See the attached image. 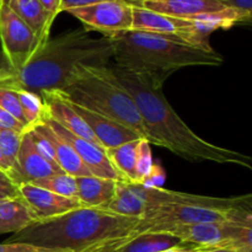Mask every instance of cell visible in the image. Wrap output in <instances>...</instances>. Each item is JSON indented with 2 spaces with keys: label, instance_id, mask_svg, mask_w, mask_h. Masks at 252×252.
<instances>
[{
  "label": "cell",
  "instance_id": "6da1fadb",
  "mask_svg": "<svg viewBox=\"0 0 252 252\" xmlns=\"http://www.w3.org/2000/svg\"><path fill=\"white\" fill-rule=\"evenodd\" d=\"M110 68L137 105L150 144L165 148L189 161L233 164L252 170L250 157L207 142L184 122L162 93L167 78L128 70L116 64Z\"/></svg>",
  "mask_w": 252,
  "mask_h": 252
},
{
  "label": "cell",
  "instance_id": "7a4b0ae2",
  "mask_svg": "<svg viewBox=\"0 0 252 252\" xmlns=\"http://www.w3.org/2000/svg\"><path fill=\"white\" fill-rule=\"evenodd\" d=\"M113 52L115 42L111 37L94 38L84 27L71 30L49 38L20 70L0 69V86L24 89L37 95L62 90L70 83L79 65H107Z\"/></svg>",
  "mask_w": 252,
  "mask_h": 252
},
{
  "label": "cell",
  "instance_id": "3957f363",
  "mask_svg": "<svg viewBox=\"0 0 252 252\" xmlns=\"http://www.w3.org/2000/svg\"><path fill=\"white\" fill-rule=\"evenodd\" d=\"M138 221V217H126L106 209L83 206L54 218L34 221L6 241L81 252L98 244L129 235Z\"/></svg>",
  "mask_w": 252,
  "mask_h": 252
},
{
  "label": "cell",
  "instance_id": "277c9868",
  "mask_svg": "<svg viewBox=\"0 0 252 252\" xmlns=\"http://www.w3.org/2000/svg\"><path fill=\"white\" fill-rule=\"evenodd\" d=\"M115 42V64L128 70L157 74L169 78L174 71L189 66H219L223 56L213 51L189 46L177 36L134 31L121 32Z\"/></svg>",
  "mask_w": 252,
  "mask_h": 252
},
{
  "label": "cell",
  "instance_id": "5b68a950",
  "mask_svg": "<svg viewBox=\"0 0 252 252\" xmlns=\"http://www.w3.org/2000/svg\"><path fill=\"white\" fill-rule=\"evenodd\" d=\"M61 91L75 105L111 118L148 140L137 105L128 91L118 83L110 64L102 66L81 64L70 83Z\"/></svg>",
  "mask_w": 252,
  "mask_h": 252
},
{
  "label": "cell",
  "instance_id": "8992f818",
  "mask_svg": "<svg viewBox=\"0 0 252 252\" xmlns=\"http://www.w3.org/2000/svg\"><path fill=\"white\" fill-rule=\"evenodd\" d=\"M167 204H191V206L219 207V208H244L252 206L251 194L233 198L201 196L165 189L162 187H150L142 184L118 181L116 194L106 211L126 217H138L150 209Z\"/></svg>",
  "mask_w": 252,
  "mask_h": 252
},
{
  "label": "cell",
  "instance_id": "52a82bcc",
  "mask_svg": "<svg viewBox=\"0 0 252 252\" xmlns=\"http://www.w3.org/2000/svg\"><path fill=\"white\" fill-rule=\"evenodd\" d=\"M133 5L132 30L134 31L149 32V33L177 36L187 42L189 46L197 48L213 51L209 43V34L216 30L209 25L197 20L177 19L159 14L152 10L144 9L138 5Z\"/></svg>",
  "mask_w": 252,
  "mask_h": 252
},
{
  "label": "cell",
  "instance_id": "ba28073f",
  "mask_svg": "<svg viewBox=\"0 0 252 252\" xmlns=\"http://www.w3.org/2000/svg\"><path fill=\"white\" fill-rule=\"evenodd\" d=\"M0 43L11 70H20L39 51L33 31L12 11L6 0H0Z\"/></svg>",
  "mask_w": 252,
  "mask_h": 252
},
{
  "label": "cell",
  "instance_id": "9c48e42d",
  "mask_svg": "<svg viewBox=\"0 0 252 252\" xmlns=\"http://www.w3.org/2000/svg\"><path fill=\"white\" fill-rule=\"evenodd\" d=\"M66 12L78 19L86 31L100 32L106 37L132 30L133 5L128 0H108Z\"/></svg>",
  "mask_w": 252,
  "mask_h": 252
},
{
  "label": "cell",
  "instance_id": "30bf717a",
  "mask_svg": "<svg viewBox=\"0 0 252 252\" xmlns=\"http://www.w3.org/2000/svg\"><path fill=\"white\" fill-rule=\"evenodd\" d=\"M41 120L46 122L59 137L63 138L64 140H66L71 145V148L75 150L78 157L80 158L83 164L85 165V167L93 176L115 180V181H126L122 175L115 169L112 162L110 161L107 154H106V150L103 148L93 144V143L88 142V140L75 135L74 133L66 130L59 123H57L46 112V110H44V113Z\"/></svg>",
  "mask_w": 252,
  "mask_h": 252
},
{
  "label": "cell",
  "instance_id": "8fae6325",
  "mask_svg": "<svg viewBox=\"0 0 252 252\" xmlns=\"http://www.w3.org/2000/svg\"><path fill=\"white\" fill-rule=\"evenodd\" d=\"M39 96L43 101L46 112L57 123H59L62 127H64L69 132L74 133L78 137L102 148V145L96 139V137L91 132L85 121L80 117V115L73 107V103L64 96V94L61 90L43 91V93L39 94Z\"/></svg>",
  "mask_w": 252,
  "mask_h": 252
},
{
  "label": "cell",
  "instance_id": "7c38bea8",
  "mask_svg": "<svg viewBox=\"0 0 252 252\" xmlns=\"http://www.w3.org/2000/svg\"><path fill=\"white\" fill-rule=\"evenodd\" d=\"M179 238L169 233H142L98 244L81 252H161L181 245Z\"/></svg>",
  "mask_w": 252,
  "mask_h": 252
},
{
  "label": "cell",
  "instance_id": "4fadbf2b",
  "mask_svg": "<svg viewBox=\"0 0 252 252\" xmlns=\"http://www.w3.org/2000/svg\"><path fill=\"white\" fill-rule=\"evenodd\" d=\"M19 196L26 202L38 220L54 218L83 207L79 199L59 196L31 184L19 185Z\"/></svg>",
  "mask_w": 252,
  "mask_h": 252
},
{
  "label": "cell",
  "instance_id": "5bb4252c",
  "mask_svg": "<svg viewBox=\"0 0 252 252\" xmlns=\"http://www.w3.org/2000/svg\"><path fill=\"white\" fill-rule=\"evenodd\" d=\"M62 174L54 170L34 148L29 129L22 133L19 153L16 157L11 177L17 185L31 184L36 180L44 179L52 175Z\"/></svg>",
  "mask_w": 252,
  "mask_h": 252
},
{
  "label": "cell",
  "instance_id": "9a60e30c",
  "mask_svg": "<svg viewBox=\"0 0 252 252\" xmlns=\"http://www.w3.org/2000/svg\"><path fill=\"white\" fill-rule=\"evenodd\" d=\"M73 107L80 115V117L85 121L86 125L89 126L91 132L94 133L96 139L98 140V143L102 145L105 150L116 148L118 145H122L125 143L130 142V140H135L140 138L134 130L111 120V118L98 115L94 111L88 110L83 106L75 105V103H73Z\"/></svg>",
  "mask_w": 252,
  "mask_h": 252
},
{
  "label": "cell",
  "instance_id": "2e32d148",
  "mask_svg": "<svg viewBox=\"0 0 252 252\" xmlns=\"http://www.w3.org/2000/svg\"><path fill=\"white\" fill-rule=\"evenodd\" d=\"M130 2L159 14L187 20L230 7L224 0H140Z\"/></svg>",
  "mask_w": 252,
  "mask_h": 252
},
{
  "label": "cell",
  "instance_id": "e0dca14e",
  "mask_svg": "<svg viewBox=\"0 0 252 252\" xmlns=\"http://www.w3.org/2000/svg\"><path fill=\"white\" fill-rule=\"evenodd\" d=\"M31 127L34 128L38 133H41L51 143L57 164L61 167L62 171L74 177L91 176L89 170L86 169L85 165L83 164L80 158L75 153V150L71 148V145L66 140H64L63 138L59 137L46 122L41 120L38 123L31 126Z\"/></svg>",
  "mask_w": 252,
  "mask_h": 252
},
{
  "label": "cell",
  "instance_id": "ac0fdd59",
  "mask_svg": "<svg viewBox=\"0 0 252 252\" xmlns=\"http://www.w3.org/2000/svg\"><path fill=\"white\" fill-rule=\"evenodd\" d=\"M12 11L33 31L39 49L47 43L54 19L43 9L38 0H6Z\"/></svg>",
  "mask_w": 252,
  "mask_h": 252
},
{
  "label": "cell",
  "instance_id": "d6986e66",
  "mask_svg": "<svg viewBox=\"0 0 252 252\" xmlns=\"http://www.w3.org/2000/svg\"><path fill=\"white\" fill-rule=\"evenodd\" d=\"M78 199L83 206L105 209L116 194L117 182L115 180L97 176H76Z\"/></svg>",
  "mask_w": 252,
  "mask_h": 252
},
{
  "label": "cell",
  "instance_id": "ffe728a7",
  "mask_svg": "<svg viewBox=\"0 0 252 252\" xmlns=\"http://www.w3.org/2000/svg\"><path fill=\"white\" fill-rule=\"evenodd\" d=\"M38 220L21 197L0 199V235L16 234Z\"/></svg>",
  "mask_w": 252,
  "mask_h": 252
},
{
  "label": "cell",
  "instance_id": "44dd1931",
  "mask_svg": "<svg viewBox=\"0 0 252 252\" xmlns=\"http://www.w3.org/2000/svg\"><path fill=\"white\" fill-rule=\"evenodd\" d=\"M140 139L142 138L106 150V154L115 169L122 175L126 182H130V184H137L135 160H137L138 145H139Z\"/></svg>",
  "mask_w": 252,
  "mask_h": 252
},
{
  "label": "cell",
  "instance_id": "7402d4cb",
  "mask_svg": "<svg viewBox=\"0 0 252 252\" xmlns=\"http://www.w3.org/2000/svg\"><path fill=\"white\" fill-rule=\"evenodd\" d=\"M31 185L41 187V189H47L49 192H53V193L59 194V196L78 199V197H76L78 196V191H76L75 177L70 176L65 172L36 180V181L31 182Z\"/></svg>",
  "mask_w": 252,
  "mask_h": 252
},
{
  "label": "cell",
  "instance_id": "603a6c76",
  "mask_svg": "<svg viewBox=\"0 0 252 252\" xmlns=\"http://www.w3.org/2000/svg\"><path fill=\"white\" fill-rule=\"evenodd\" d=\"M12 90L16 91L22 116L26 121L27 127L30 128L31 126L38 123L44 113V105L41 96L24 89H12Z\"/></svg>",
  "mask_w": 252,
  "mask_h": 252
},
{
  "label": "cell",
  "instance_id": "cb8c5ba5",
  "mask_svg": "<svg viewBox=\"0 0 252 252\" xmlns=\"http://www.w3.org/2000/svg\"><path fill=\"white\" fill-rule=\"evenodd\" d=\"M21 138L22 133L0 127V150H1L2 155L6 159V161L9 162L12 170H14L15 162H16V157L17 153H19Z\"/></svg>",
  "mask_w": 252,
  "mask_h": 252
},
{
  "label": "cell",
  "instance_id": "d4e9b609",
  "mask_svg": "<svg viewBox=\"0 0 252 252\" xmlns=\"http://www.w3.org/2000/svg\"><path fill=\"white\" fill-rule=\"evenodd\" d=\"M153 158L150 143L147 139H140L138 145L137 160H135V174H137V184L144 185L153 170Z\"/></svg>",
  "mask_w": 252,
  "mask_h": 252
},
{
  "label": "cell",
  "instance_id": "484cf974",
  "mask_svg": "<svg viewBox=\"0 0 252 252\" xmlns=\"http://www.w3.org/2000/svg\"><path fill=\"white\" fill-rule=\"evenodd\" d=\"M0 107L6 111V112H9L12 117L16 118L19 122H21L22 125L27 127L26 121H25L24 116H22L21 106H20L16 91L12 90V89L0 86Z\"/></svg>",
  "mask_w": 252,
  "mask_h": 252
},
{
  "label": "cell",
  "instance_id": "4316f807",
  "mask_svg": "<svg viewBox=\"0 0 252 252\" xmlns=\"http://www.w3.org/2000/svg\"><path fill=\"white\" fill-rule=\"evenodd\" d=\"M27 129H29L30 134H31L32 142H33L34 148H36V150L38 152V154L41 155V157L43 158V159L46 160V161L48 162L54 170H57L58 172H63L61 170V167L58 166V164H57V160H56V157H54V153H53V149H52L51 143H49L48 140L41 134V133L37 132L34 128L30 127L27 128Z\"/></svg>",
  "mask_w": 252,
  "mask_h": 252
},
{
  "label": "cell",
  "instance_id": "83f0119b",
  "mask_svg": "<svg viewBox=\"0 0 252 252\" xmlns=\"http://www.w3.org/2000/svg\"><path fill=\"white\" fill-rule=\"evenodd\" d=\"M0 252H69L64 250H53V249H47L41 248V246L32 245V244L27 243H5L0 244Z\"/></svg>",
  "mask_w": 252,
  "mask_h": 252
},
{
  "label": "cell",
  "instance_id": "f1b7e54d",
  "mask_svg": "<svg viewBox=\"0 0 252 252\" xmlns=\"http://www.w3.org/2000/svg\"><path fill=\"white\" fill-rule=\"evenodd\" d=\"M0 193L7 197H19V185L6 172L0 170Z\"/></svg>",
  "mask_w": 252,
  "mask_h": 252
},
{
  "label": "cell",
  "instance_id": "f546056e",
  "mask_svg": "<svg viewBox=\"0 0 252 252\" xmlns=\"http://www.w3.org/2000/svg\"><path fill=\"white\" fill-rule=\"evenodd\" d=\"M0 127L16 130V132L19 133H24L25 130L27 129L26 126H24L21 122H19L16 118L12 117L9 112L2 110L1 107H0Z\"/></svg>",
  "mask_w": 252,
  "mask_h": 252
},
{
  "label": "cell",
  "instance_id": "4dcf8cb0",
  "mask_svg": "<svg viewBox=\"0 0 252 252\" xmlns=\"http://www.w3.org/2000/svg\"><path fill=\"white\" fill-rule=\"evenodd\" d=\"M165 181V172L162 171L161 167L159 165L154 164L153 165V170L150 172L149 177L148 180L145 181L144 185L150 187H161V185L164 184Z\"/></svg>",
  "mask_w": 252,
  "mask_h": 252
},
{
  "label": "cell",
  "instance_id": "1f68e13d",
  "mask_svg": "<svg viewBox=\"0 0 252 252\" xmlns=\"http://www.w3.org/2000/svg\"><path fill=\"white\" fill-rule=\"evenodd\" d=\"M108 1V0H62L61 10L63 11H68L70 9H76V7H84L90 6V5L97 4V2Z\"/></svg>",
  "mask_w": 252,
  "mask_h": 252
},
{
  "label": "cell",
  "instance_id": "d6a6232c",
  "mask_svg": "<svg viewBox=\"0 0 252 252\" xmlns=\"http://www.w3.org/2000/svg\"><path fill=\"white\" fill-rule=\"evenodd\" d=\"M38 1L41 2L43 9L46 10L54 20H56V17L62 12V0H38Z\"/></svg>",
  "mask_w": 252,
  "mask_h": 252
},
{
  "label": "cell",
  "instance_id": "836d02e7",
  "mask_svg": "<svg viewBox=\"0 0 252 252\" xmlns=\"http://www.w3.org/2000/svg\"><path fill=\"white\" fill-rule=\"evenodd\" d=\"M224 1L230 7L252 14V0H224Z\"/></svg>",
  "mask_w": 252,
  "mask_h": 252
},
{
  "label": "cell",
  "instance_id": "e575fe53",
  "mask_svg": "<svg viewBox=\"0 0 252 252\" xmlns=\"http://www.w3.org/2000/svg\"><path fill=\"white\" fill-rule=\"evenodd\" d=\"M199 248L194 245H189V244H181L179 246H175V248L167 249V250L161 251V252H198Z\"/></svg>",
  "mask_w": 252,
  "mask_h": 252
},
{
  "label": "cell",
  "instance_id": "d590c367",
  "mask_svg": "<svg viewBox=\"0 0 252 252\" xmlns=\"http://www.w3.org/2000/svg\"><path fill=\"white\" fill-rule=\"evenodd\" d=\"M0 170L4 172H6V174H9L10 176H11L12 169H11V166L9 165V162L6 161V159L4 158V155H2L1 150H0Z\"/></svg>",
  "mask_w": 252,
  "mask_h": 252
},
{
  "label": "cell",
  "instance_id": "8d00e7d4",
  "mask_svg": "<svg viewBox=\"0 0 252 252\" xmlns=\"http://www.w3.org/2000/svg\"><path fill=\"white\" fill-rule=\"evenodd\" d=\"M198 252H238V251L229 248H209V249L199 248Z\"/></svg>",
  "mask_w": 252,
  "mask_h": 252
},
{
  "label": "cell",
  "instance_id": "74e56055",
  "mask_svg": "<svg viewBox=\"0 0 252 252\" xmlns=\"http://www.w3.org/2000/svg\"><path fill=\"white\" fill-rule=\"evenodd\" d=\"M2 198H10V197H7V196H5V194L0 193V199H2Z\"/></svg>",
  "mask_w": 252,
  "mask_h": 252
},
{
  "label": "cell",
  "instance_id": "f35d334b",
  "mask_svg": "<svg viewBox=\"0 0 252 252\" xmlns=\"http://www.w3.org/2000/svg\"><path fill=\"white\" fill-rule=\"evenodd\" d=\"M129 1H140V0H129Z\"/></svg>",
  "mask_w": 252,
  "mask_h": 252
}]
</instances>
